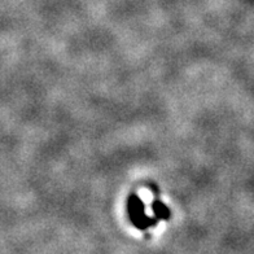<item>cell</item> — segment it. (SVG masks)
Returning <instances> with one entry per match:
<instances>
[{
  "instance_id": "obj_1",
  "label": "cell",
  "mask_w": 254,
  "mask_h": 254,
  "mask_svg": "<svg viewBox=\"0 0 254 254\" xmlns=\"http://www.w3.org/2000/svg\"><path fill=\"white\" fill-rule=\"evenodd\" d=\"M130 217L132 218V222L136 227L145 228L149 226V219L143 213V205L136 197L132 198L130 202Z\"/></svg>"
}]
</instances>
